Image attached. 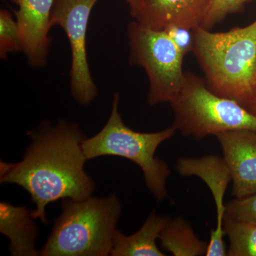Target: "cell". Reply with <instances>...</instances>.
Returning a JSON list of instances; mask_svg holds the SVG:
<instances>
[{
	"mask_svg": "<svg viewBox=\"0 0 256 256\" xmlns=\"http://www.w3.org/2000/svg\"><path fill=\"white\" fill-rule=\"evenodd\" d=\"M28 136L32 142L22 160L1 161L0 182L28 191L36 205L32 216L47 224L50 204L64 198L84 200L95 190V182L84 170L87 159L82 144L86 138L78 124L64 120L56 126L44 122Z\"/></svg>",
	"mask_w": 256,
	"mask_h": 256,
	"instance_id": "1",
	"label": "cell"
},
{
	"mask_svg": "<svg viewBox=\"0 0 256 256\" xmlns=\"http://www.w3.org/2000/svg\"><path fill=\"white\" fill-rule=\"evenodd\" d=\"M194 36L193 53L208 88L248 108L256 100V20L218 33L198 26Z\"/></svg>",
	"mask_w": 256,
	"mask_h": 256,
	"instance_id": "2",
	"label": "cell"
},
{
	"mask_svg": "<svg viewBox=\"0 0 256 256\" xmlns=\"http://www.w3.org/2000/svg\"><path fill=\"white\" fill-rule=\"evenodd\" d=\"M42 256L110 255L122 205L116 194L104 198H64Z\"/></svg>",
	"mask_w": 256,
	"mask_h": 256,
	"instance_id": "3",
	"label": "cell"
},
{
	"mask_svg": "<svg viewBox=\"0 0 256 256\" xmlns=\"http://www.w3.org/2000/svg\"><path fill=\"white\" fill-rule=\"evenodd\" d=\"M118 94H114L108 120L94 137L85 138L82 148L87 160L102 156L126 158L142 170L146 188L156 202L168 196L166 180L170 175L169 166L156 156L160 144L174 136L173 126L156 132H140L124 124L119 112Z\"/></svg>",
	"mask_w": 256,
	"mask_h": 256,
	"instance_id": "4",
	"label": "cell"
},
{
	"mask_svg": "<svg viewBox=\"0 0 256 256\" xmlns=\"http://www.w3.org/2000/svg\"><path fill=\"white\" fill-rule=\"evenodd\" d=\"M173 127L185 137L200 140L210 134L234 130L256 133V116L236 101L216 95L204 79L185 72L184 84L171 104Z\"/></svg>",
	"mask_w": 256,
	"mask_h": 256,
	"instance_id": "5",
	"label": "cell"
},
{
	"mask_svg": "<svg viewBox=\"0 0 256 256\" xmlns=\"http://www.w3.org/2000/svg\"><path fill=\"white\" fill-rule=\"evenodd\" d=\"M128 35L131 60L144 68L149 78L148 104H172L184 84L185 56L164 30H152L134 21L128 25Z\"/></svg>",
	"mask_w": 256,
	"mask_h": 256,
	"instance_id": "6",
	"label": "cell"
},
{
	"mask_svg": "<svg viewBox=\"0 0 256 256\" xmlns=\"http://www.w3.org/2000/svg\"><path fill=\"white\" fill-rule=\"evenodd\" d=\"M98 0H56L50 14L52 26L58 25L68 36L72 50L70 89L75 100L89 105L97 96V88L88 62L86 37L89 16Z\"/></svg>",
	"mask_w": 256,
	"mask_h": 256,
	"instance_id": "7",
	"label": "cell"
},
{
	"mask_svg": "<svg viewBox=\"0 0 256 256\" xmlns=\"http://www.w3.org/2000/svg\"><path fill=\"white\" fill-rule=\"evenodd\" d=\"M176 170L182 176H198L210 188L216 207L217 222L216 228L210 232L206 256H227L223 238L226 212L224 198L232 176L224 158L215 156L180 158L176 163Z\"/></svg>",
	"mask_w": 256,
	"mask_h": 256,
	"instance_id": "8",
	"label": "cell"
},
{
	"mask_svg": "<svg viewBox=\"0 0 256 256\" xmlns=\"http://www.w3.org/2000/svg\"><path fill=\"white\" fill-rule=\"evenodd\" d=\"M233 182L232 194L237 198L256 194V133L226 131L216 134Z\"/></svg>",
	"mask_w": 256,
	"mask_h": 256,
	"instance_id": "9",
	"label": "cell"
},
{
	"mask_svg": "<svg viewBox=\"0 0 256 256\" xmlns=\"http://www.w3.org/2000/svg\"><path fill=\"white\" fill-rule=\"evenodd\" d=\"M56 0H18L15 12L22 52L32 66L46 63L50 44V14Z\"/></svg>",
	"mask_w": 256,
	"mask_h": 256,
	"instance_id": "10",
	"label": "cell"
},
{
	"mask_svg": "<svg viewBox=\"0 0 256 256\" xmlns=\"http://www.w3.org/2000/svg\"><path fill=\"white\" fill-rule=\"evenodd\" d=\"M212 0H144L132 15L146 28L163 30L168 26H201Z\"/></svg>",
	"mask_w": 256,
	"mask_h": 256,
	"instance_id": "11",
	"label": "cell"
},
{
	"mask_svg": "<svg viewBox=\"0 0 256 256\" xmlns=\"http://www.w3.org/2000/svg\"><path fill=\"white\" fill-rule=\"evenodd\" d=\"M31 213L26 207L0 203V232L10 239L12 256H40L36 249L38 228Z\"/></svg>",
	"mask_w": 256,
	"mask_h": 256,
	"instance_id": "12",
	"label": "cell"
},
{
	"mask_svg": "<svg viewBox=\"0 0 256 256\" xmlns=\"http://www.w3.org/2000/svg\"><path fill=\"white\" fill-rule=\"evenodd\" d=\"M168 217L152 212L142 226L136 234L126 236L119 230L114 235L112 256H164L156 245V240Z\"/></svg>",
	"mask_w": 256,
	"mask_h": 256,
	"instance_id": "13",
	"label": "cell"
},
{
	"mask_svg": "<svg viewBox=\"0 0 256 256\" xmlns=\"http://www.w3.org/2000/svg\"><path fill=\"white\" fill-rule=\"evenodd\" d=\"M160 245L174 256H206L208 244L198 238L182 216L170 218L160 234Z\"/></svg>",
	"mask_w": 256,
	"mask_h": 256,
	"instance_id": "14",
	"label": "cell"
},
{
	"mask_svg": "<svg viewBox=\"0 0 256 256\" xmlns=\"http://www.w3.org/2000/svg\"><path fill=\"white\" fill-rule=\"evenodd\" d=\"M224 229L230 245L229 256H256V225L224 217Z\"/></svg>",
	"mask_w": 256,
	"mask_h": 256,
	"instance_id": "15",
	"label": "cell"
},
{
	"mask_svg": "<svg viewBox=\"0 0 256 256\" xmlns=\"http://www.w3.org/2000/svg\"><path fill=\"white\" fill-rule=\"evenodd\" d=\"M22 52L21 38L16 20L9 11H0V56L6 58L8 54Z\"/></svg>",
	"mask_w": 256,
	"mask_h": 256,
	"instance_id": "16",
	"label": "cell"
},
{
	"mask_svg": "<svg viewBox=\"0 0 256 256\" xmlns=\"http://www.w3.org/2000/svg\"><path fill=\"white\" fill-rule=\"evenodd\" d=\"M250 1L252 0H212L202 28L210 30L228 15L242 11L245 4Z\"/></svg>",
	"mask_w": 256,
	"mask_h": 256,
	"instance_id": "17",
	"label": "cell"
},
{
	"mask_svg": "<svg viewBox=\"0 0 256 256\" xmlns=\"http://www.w3.org/2000/svg\"><path fill=\"white\" fill-rule=\"evenodd\" d=\"M225 216L256 225V194L227 202Z\"/></svg>",
	"mask_w": 256,
	"mask_h": 256,
	"instance_id": "18",
	"label": "cell"
},
{
	"mask_svg": "<svg viewBox=\"0 0 256 256\" xmlns=\"http://www.w3.org/2000/svg\"><path fill=\"white\" fill-rule=\"evenodd\" d=\"M163 30L168 34L184 55L193 52L194 46V30L172 25Z\"/></svg>",
	"mask_w": 256,
	"mask_h": 256,
	"instance_id": "19",
	"label": "cell"
},
{
	"mask_svg": "<svg viewBox=\"0 0 256 256\" xmlns=\"http://www.w3.org/2000/svg\"><path fill=\"white\" fill-rule=\"evenodd\" d=\"M129 4L130 9V14L132 15L137 12L141 4L144 2V0H124Z\"/></svg>",
	"mask_w": 256,
	"mask_h": 256,
	"instance_id": "20",
	"label": "cell"
},
{
	"mask_svg": "<svg viewBox=\"0 0 256 256\" xmlns=\"http://www.w3.org/2000/svg\"><path fill=\"white\" fill-rule=\"evenodd\" d=\"M248 110L250 111L252 114L256 116V100L248 108Z\"/></svg>",
	"mask_w": 256,
	"mask_h": 256,
	"instance_id": "21",
	"label": "cell"
},
{
	"mask_svg": "<svg viewBox=\"0 0 256 256\" xmlns=\"http://www.w3.org/2000/svg\"><path fill=\"white\" fill-rule=\"evenodd\" d=\"M10 1L12 2L15 3V4H18V0H10Z\"/></svg>",
	"mask_w": 256,
	"mask_h": 256,
	"instance_id": "22",
	"label": "cell"
},
{
	"mask_svg": "<svg viewBox=\"0 0 256 256\" xmlns=\"http://www.w3.org/2000/svg\"><path fill=\"white\" fill-rule=\"evenodd\" d=\"M254 89H255V94H256V80H255V86H254Z\"/></svg>",
	"mask_w": 256,
	"mask_h": 256,
	"instance_id": "23",
	"label": "cell"
}]
</instances>
